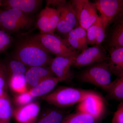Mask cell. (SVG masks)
I'll list each match as a JSON object with an SVG mask.
<instances>
[{
    "label": "cell",
    "instance_id": "29",
    "mask_svg": "<svg viewBox=\"0 0 123 123\" xmlns=\"http://www.w3.org/2000/svg\"><path fill=\"white\" fill-rule=\"evenodd\" d=\"M33 98L28 91L21 93L17 94L14 97V101L17 107L21 106L31 102Z\"/></svg>",
    "mask_w": 123,
    "mask_h": 123
},
{
    "label": "cell",
    "instance_id": "21",
    "mask_svg": "<svg viewBox=\"0 0 123 123\" xmlns=\"http://www.w3.org/2000/svg\"><path fill=\"white\" fill-rule=\"evenodd\" d=\"M12 111L7 94L0 98V123H11Z\"/></svg>",
    "mask_w": 123,
    "mask_h": 123
},
{
    "label": "cell",
    "instance_id": "5",
    "mask_svg": "<svg viewBox=\"0 0 123 123\" xmlns=\"http://www.w3.org/2000/svg\"><path fill=\"white\" fill-rule=\"evenodd\" d=\"M33 37L49 53H53L56 56L69 55L77 51L70 47L65 40L55 34L40 33Z\"/></svg>",
    "mask_w": 123,
    "mask_h": 123
},
{
    "label": "cell",
    "instance_id": "19",
    "mask_svg": "<svg viewBox=\"0 0 123 123\" xmlns=\"http://www.w3.org/2000/svg\"><path fill=\"white\" fill-rule=\"evenodd\" d=\"M8 86L11 90L17 94L29 91L25 74H9Z\"/></svg>",
    "mask_w": 123,
    "mask_h": 123
},
{
    "label": "cell",
    "instance_id": "22",
    "mask_svg": "<svg viewBox=\"0 0 123 123\" xmlns=\"http://www.w3.org/2000/svg\"><path fill=\"white\" fill-rule=\"evenodd\" d=\"M65 116L60 110L51 109L38 117L35 123H61Z\"/></svg>",
    "mask_w": 123,
    "mask_h": 123
},
{
    "label": "cell",
    "instance_id": "31",
    "mask_svg": "<svg viewBox=\"0 0 123 123\" xmlns=\"http://www.w3.org/2000/svg\"><path fill=\"white\" fill-rule=\"evenodd\" d=\"M112 123H123V102L120 103L112 118Z\"/></svg>",
    "mask_w": 123,
    "mask_h": 123
},
{
    "label": "cell",
    "instance_id": "10",
    "mask_svg": "<svg viewBox=\"0 0 123 123\" xmlns=\"http://www.w3.org/2000/svg\"><path fill=\"white\" fill-rule=\"evenodd\" d=\"M105 105L102 98L94 92L78 103L77 111L83 112L99 119L103 114Z\"/></svg>",
    "mask_w": 123,
    "mask_h": 123
},
{
    "label": "cell",
    "instance_id": "8",
    "mask_svg": "<svg viewBox=\"0 0 123 123\" xmlns=\"http://www.w3.org/2000/svg\"><path fill=\"white\" fill-rule=\"evenodd\" d=\"M110 56L101 44L87 48L77 55L72 66L81 68L89 66L94 64L108 61Z\"/></svg>",
    "mask_w": 123,
    "mask_h": 123
},
{
    "label": "cell",
    "instance_id": "16",
    "mask_svg": "<svg viewBox=\"0 0 123 123\" xmlns=\"http://www.w3.org/2000/svg\"><path fill=\"white\" fill-rule=\"evenodd\" d=\"M108 64L112 74L117 77L123 75V47L110 49Z\"/></svg>",
    "mask_w": 123,
    "mask_h": 123
},
{
    "label": "cell",
    "instance_id": "1",
    "mask_svg": "<svg viewBox=\"0 0 123 123\" xmlns=\"http://www.w3.org/2000/svg\"><path fill=\"white\" fill-rule=\"evenodd\" d=\"M48 51L33 36L21 40L12 53L13 59L26 66H48L53 58Z\"/></svg>",
    "mask_w": 123,
    "mask_h": 123
},
{
    "label": "cell",
    "instance_id": "23",
    "mask_svg": "<svg viewBox=\"0 0 123 123\" xmlns=\"http://www.w3.org/2000/svg\"><path fill=\"white\" fill-rule=\"evenodd\" d=\"M98 120L85 113L77 111L65 116L61 123H96Z\"/></svg>",
    "mask_w": 123,
    "mask_h": 123
},
{
    "label": "cell",
    "instance_id": "18",
    "mask_svg": "<svg viewBox=\"0 0 123 123\" xmlns=\"http://www.w3.org/2000/svg\"><path fill=\"white\" fill-rule=\"evenodd\" d=\"M108 45L110 49L123 47V15L115 22Z\"/></svg>",
    "mask_w": 123,
    "mask_h": 123
},
{
    "label": "cell",
    "instance_id": "33",
    "mask_svg": "<svg viewBox=\"0 0 123 123\" xmlns=\"http://www.w3.org/2000/svg\"><path fill=\"white\" fill-rule=\"evenodd\" d=\"M1 5H2V0H0V7H1ZM1 10L0 9V11H1Z\"/></svg>",
    "mask_w": 123,
    "mask_h": 123
},
{
    "label": "cell",
    "instance_id": "17",
    "mask_svg": "<svg viewBox=\"0 0 123 123\" xmlns=\"http://www.w3.org/2000/svg\"><path fill=\"white\" fill-rule=\"evenodd\" d=\"M56 77H50L40 82L35 87L31 88L29 92L33 98L43 97L50 93L57 84L61 82Z\"/></svg>",
    "mask_w": 123,
    "mask_h": 123
},
{
    "label": "cell",
    "instance_id": "20",
    "mask_svg": "<svg viewBox=\"0 0 123 123\" xmlns=\"http://www.w3.org/2000/svg\"><path fill=\"white\" fill-rule=\"evenodd\" d=\"M106 92L108 98L120 103L123 102V75L112 82Z\"/></svg>",
    "mask_w": 123,
    "mask_h": 123
},
{
    "label": "cell",
    "instance_id": "11",
    "mask_svg": "<svg viewBox=\"0 0 123 123\" xmlns=\"http://www.w3.org/2000/svg\"><path fill=\"white\" fill-rule=\"evenodd\" d=\"M56 9L60 15L56 30L60 33L66 34L74 29L77 23L75 11L71 3L66 1Z\"/></svg>",
    "mask_w": 123,
    "mask_h": 123
},
{
    "label": "cell",
    "instance_id": "2",
    "mask_svg": "<svg viewBox=\"0 0 123 123\" xmlns=\"http://www.w3.org/2000/svg\"><path fill=\"white\" fill-rule=\"evenodd\" d=\"M95 92L71 87H60L50 93L41 97L49 104L65 108L79 103Z\"/></svg>",
    "mask_w": 123,
    "mask_h": 123
},
{
    "label": "cell",
    "instance_id": "25",
    "mask_svg": "<svg viewBox=\"0 0 123 123\" xmlns=\"http://www.w3.org/2000/svg\"><path fill=\"white\" fill-rule=\"evenodd\" d=\"M65 36L72 37L75 38L80 42L86 48H87L88 42L86 31L80 26L70 31L65 34Z\"/></svg>",
    "mask_w": 123,
    "mask_h": 123
},
{
    "label": "cell",
    "instance_id": "6",
    "mask_svg": "<svg viewBox=\"0 0 123 123\" xmlns=\"http://www.w3.org/2000/svg\"><path fill=\"white\" fill-rule=\"evenodd\" d=\"M94 3L105 29L123 15V0H98Z\"/></svg>",
    "mask_w": 123,
    "mask_h": 123
},
{
    "label": "cell",
    "instance_id": "32",
    "mask_svg": "<svg viewBox=\"0 0 123 123\" xmlns=\"http://www.w3.org/2000/svg\"><path fill=\"white\" fill-rule=\"evenodd\" d=\"M65 0H46V2L47 3V6H49L50 5H52L53 6H56V7H58L60 5L63 3Z\"/></svg>",
    "mask_w": 123,
    "mask_h": 123
},
{
    "label": "cell",
    "instance_id": "27",
    "mask_svg": "<svg viewBox=\"0 0 123 123\" xmlns=\"http://www.w3.org/2000/svg\"><path fill=\"white\" fill-rule=\"evenodd\" d=\"M7 64L9 75L18 74H25L28 69L22 62L13 59L9 61Z\"/></svg>",
    "mask_w": 123,
    "mask_h": 123
},
{
    "label": "cell",
    "instance_id": "9",
    "mask_svg": "<svg viewBox=\"0 0 123 123\" xmlns=\"http://www.w3.org/2000/svg\"><path fill=\"white\" fill-rule=\"evenodd\" d=\"M60 15L57 9L46 6L38 16L36 26L40 33L54 35L59 22Z\"/></svg>",
    "mask_w": 123,
    "mask_h": 123
},
{
    "label": "cell",
    "instance_id": "14",
    "mask_svg": "<svg viewBox=\"0 0 123 123\" xmlns=\"http://www.w3.org/2000/svg\"><path fill=\"white\" fill-rule=\"evenodd\" d=\"M54 75L49 66L30 67L25 74L28 90L35 87L44 79Z\"/></svg>",
    "mask_w": 123,
    "mask_h": 123
},
{
    "label": "cell",
    "instance_id": "4",
    "mask_svg": "<svg viewBox=\"0 0 123 123\" xmlns=\"http://www.w3.org/2000/svg\"><path fill=\"white\" fill-rule=\"evenodd\" d=\"M112 73L108 61L88 66L79 75L78 78L84 83L92 84L107 91L112 84Z\"/></svg>",
    "mask_w": 123,
    "mask_h": 123
},
{
    "label": "cell",
    "instance_id": "12",
    "mask_svg": "<svg viewBox=\"0 0 123 123\" xmlns=\"http://www.w3.org/2000/svg\"><path fill=\"white\" fill-rule=\"evenodd\" d=\"M78 54V51H77L69 55L56 56L51 61L49 65L51 70L55 77L62 81L69 78L70 68L72 66Z\"/></svg>",
    "mask_w": 123,
    "mask_h": 123
},
{
    "label": "cell",
    "instance_id": "28",
    "mask_svg": "<svg viewBox=\"0 0 123 123\" xmlns=\"http://www.w3.org/2000/svg\"><path fill=\"white\" fill-rule=\"evenodd\" d=\"M96 41L95 45L101 44L105 37V30L102 22L100 16H98L96 21Z\"/></svg>",
    "mask_w": 123,
    "mask_h": 123
},
{
    "label": "cell",
    "instance_id": "13",
    "mask_svg": "<svg viewBox=\"0 0 123 123\" xmlns=\"http://www.w3.org/2000/svg\"><path fill=\"white\" fill-rule=\"evenodd\" d=\"M40 105L37 102H31L13 109L12 117L18 123H35L38 118Z\"/></svg>",
    "mask_w": 123,
    "mask_h": 123
},
{
    "label": "cell",
    "instance_id": "26",
    "mask_svg": "<svg viewBox=\"0 0 123 123\" xmlns=\"http://www.w3.org/2000/svg\"><path fill=\"white\" fill-rule=\"evenodd\" d=\"M14 39L10 33L0 28V54L5 52L11 47Z\"/></svg>",
    "mask_w": 123,
    "mask_h": 123
},
{
    "label": "cell",
    "instance_id": "7",
    "mask_svg": "<svg viewBox=\"0 0 123 123\" xmlns=\"http://www.w3.org/2000/svg\"><path fill=\"white\" fill-rule=\"evenodd\" d=\"M71 4L79 25L86 30L95 22L99 16L95 4L88 0H74L72 1Z\"/></svg>",
    "mask_w": 123,
    "mask_h": 123
},
{
    "label": "cell",
    "instance_id": "3",
    "mask_svg": "<svg viewBox=\"0 0 123 123\" xmlns=\"http://www.w3.org/2000/svg\"><path fill=\"white\" fill-rule=\"evenodd\" d=\"M34 23V17L18 9L0 11V28L10 34L29 30Z\"/></svg>",
    "mask_w": 123,
    "mask_h": 123
},
{
    "label": "cell",
    "instance_id": "24",
    "mask_svg": "<svg viewBox=\"0 0 123 123\" xmlns=\"http://www.w3.org/2000/svg\"><path fill=\"white\" fill-rule=\"evenodd\" d=\"M9 74L7 64L0 60V98L7 94Z\"/></svg>",
    "mask_w": 123,
    "mask_h": 123
},
{
    "label": "cell",
    "instance_id": "30",
    "mask_svg": "<svg viewBox=\"0 0 123 123\" xmlns=\"http://www.w3.org/2000/svg\"><path fill=\"white\" fill-rule=\"evenodd\" d=\"M86 31L88 44L95 45L96 41V25L95 22Z\"/></svg>",
    "mask_w": 123,
    "mask_h": 123
},
{
    "label": "cell",
    "instance_id": "15",
    "mask_svg": "<svg viewBox=\"0 0 123 123\" xmlns=\"http://www.w3.org/2000/svg\"><path fill=\"white\" fill-rule=\"evenodd\" d=\"M41 0H3L2 5L5 10L15 8L30 15L35 12L43 3Z\"/></svg>",
    "mask_w": 123,
    "mask_h": 123
}]
</instances>
